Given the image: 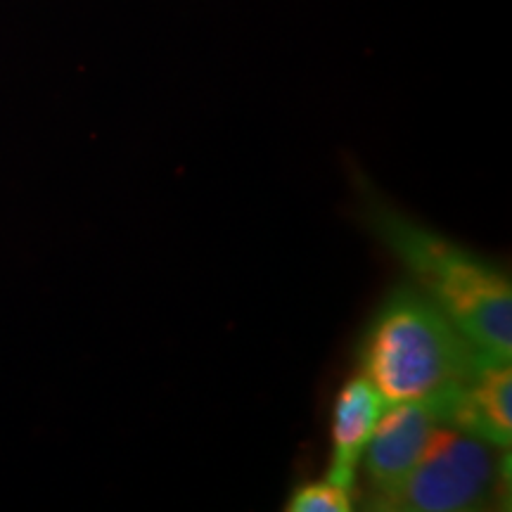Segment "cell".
<instances>
[{
  "instance_id": "7",
  "label": "cell",
  "mask_w": 512,
  "mask_h": 512,
  "mask_svg": "<svg viewBox=\"0 0 512 512\" xmlns=\"http://www.w3.org/2000/svg\"><path fill=\"white\" fill-rule=\"evenodd\" d=\"M354 503V491L325 477L297 486L285 508L290 512H349L354 510Z\"/></svg>"
},
{
  "instance_id": "4",
  "label": "cell",
  "mask_w": 512,
  "mask_h": 512,
  "mask_svg": "<svg viewBox=\"0 0 512 512\" xmlns=\"http://www.w3.org/2000/svg\"><path fill=\"white\" fill-rule=\"evenodd\" d=\"M444 425L425 403H389L363 451L358 470L363 475L361 503L377 510L394 494L430 451Z\"/></svg>"
},
{
  "instance_id": "2",
  "label": "cell",
  "mask_w": 512,
  "mask_h": 512,
  "mask_svg": "<svg viewBox=\"0 0 512 512\" xmlns=\"http://www.w3.org/2000/svg\"><path fill=\"white\" fill-rule=\"evenodd\" d=\"M484 356L418 287L389 292L358 349L363 377L387 403H425L446 425Z\"/></svg>"
},
{
  "instance_id": "5",
  "label": "cell",
  "mask_w": 512,
  "mask_h": 512,
  "mask_svg": "<svg viewBox=\"0 0 512 512\" xmlns=\"http://www.w3.org/2000/svg\"><path fill=\"white\" fill-rule=\"evenodd\" d=\"M389 403L366 377H351L339 389L335 408H332V458L328 477L332 482L356 491L358 486V463L373 437L377 420L382 418Z\"/></svg>"
},
{
  "instance_id": "3",
  "label": "cell",
  "mask_w": 512,
  "mask_h": 512,
  "mask_svg": "<svg viewBox=\"0 0 512 512\" xmlns=\"http://www.w3.org/2000/svg\"><path fill=\"white\" fill-rule=\"evenodd\" d=\"M510 508V448L441 425L430 451L377 510L482 512Z\"/></svg>"
},
{
  "instance_id": "6",
  "label": "cell",
  "mask_w": 512,
  "mask_h": 512,
  "mask_svg": "<svg viewBox=\"0 0 512 512\" xmlns=\"http://www.w3.org/2000/svg\"><path fill=\"white\" fill-rule=\"evenodd\" d=\"M448 427L477 434L491 444L510 448L512 444V373L510 361H491L484 358L479 363L475 377L460 394L451 415L446 418Z\"/></svg>"
},
{
  "instance_id": "1",
  "label": "cell",
  "mask_w": 512,
  "mask_h": 512,
  "mask_svg": "<svg viewBox=\"0 0 512 512\" xmlns=\"http://www.w3.org/2000/svg\"><path fill=\"white\" fill-rule=\"evenodd\" d=\"M361 219L479 354L510 361L512 285L501 268L403 214L368 183L361 185Z\"/></svg>"
}]
</instances>
